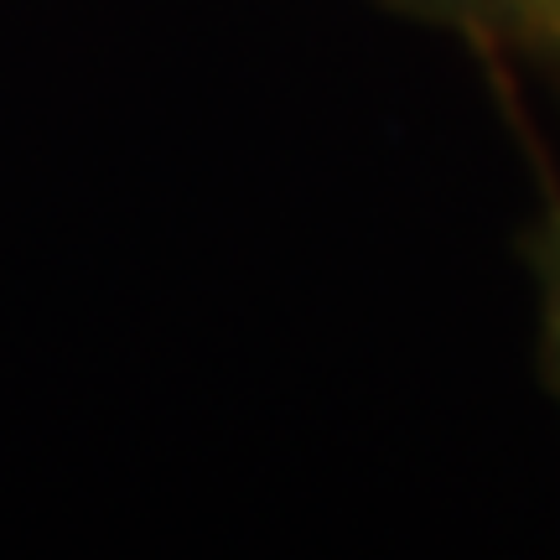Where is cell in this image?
<instances>
[{
  "mask_svg": "<svg viewBox=\"0 0 560 560\" xmlns=\"http://www.w3.org/2000/svg\"><path fill=\"white\" fill-rule=\"evenodd\" d=\"M529 11H535V26L550 42V52L560 58V0H529Z\"/></svg>",
  "mask_w": 560,
  "mask_h": 560,
  "instance_id": "6da1fadb",
  "label": "cell"
},
{
  "mask_svg": "<svg viewBox=\"0 0 560 560\" xmlns=\"http://www.w3.org/2000/svg\"><path fill=\"white\" fill-rule=\"evenodd\" d=\"M550 327H556V359H560V219L550 240Z\"/></svg>",
  "mask_w": 560,
  "mask_h": 560,
  "instance_id": "7a4b0ae2",
  "label": "cell"
}]
</instances>
